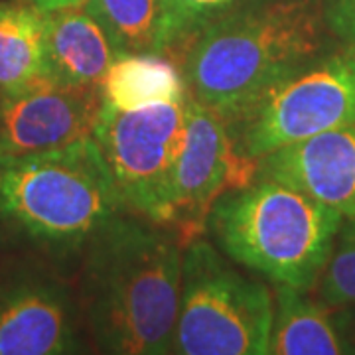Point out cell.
Here are the masks:
<instances>
[{
	"instance_id": "cell-20",
	"label": "cell",
	"mask_w": 355,
	"mask_h": 355,
	"mask_svg": "<svg viewBox=\"0 0 355 355\" xmlns=\"http://www.w3.org/2000/svg\"><path fill=\"white\" fill-rule=\"evenodd\" d=\"M334 310H336V320H338L343 338L349 345L352 354H355V304L338 306Z\"/></svg>"
},
{
	"instance_id": "cell-5",
	"label": "cell",
	"mask_w": 355,
	"mask_h": 355,
	"mask_svg": "<svg viewBox=\"0 0 355 355\" xmlns=\"http://www.w3.org/2000/svg\"><path fill=\"white\" fill-rule=\"evenodd\" d=\"M223 121L235 158L233 186L249 182L268 154L355 125V48L310 60Z\"/></svg>"
},
{
	"instance_id": "cell-19",
	"label": "cell",
	"mask_w": 355,
	"mask_h": 355,
	"mask_svg": "<svg viewBox=\"0 0 355 355\" xmlns=\"http://www.w3.org/2000/svg\"><path fill=\"white\" fill-rule=\"evenodd\" d=\"M322 10L334 38L355 48V0H322Z\"/></svg>"
},
{
	"instance_id": "cell-7",
	"label": "cell",
	"mask_w": 355,
	"mask_h": 355,
	"mask_svg": "<svg viewBox=\"0 0 355 355\" xmlns=\"http://www.w3.org/2000/svg\"><path fill=\"white\" fill-rule=\"evenodd\" d=\"M186 101L188 93L128 109L101 103L93 128V139L125 211L158 225H164L168 188L184 135Z\"/></svg>"
},
{
	"instance_id": "cell-11",
	"label": "cell",
	"mask_w": 355,
	"mask_h": 355,
	"mask_svg": "<svg viewBox=\"0 0 355 355\" xmlns=\"http://www.w3.org/2000/svg\"><path fill=\"white\" fill-rule=\"evenodd\" d=\"M253 176H272L310 193L343 219L355 217V125L280 148L254 164Z\"/></svg>"
},
{
	"instance_id": "cell-18",
	"label": "cell",
	"mask_w": 355,
	"mask_h": 355,
	"mask_svg": "<svg viewBox=\"0 0 355 355\" xmlns=\"http://www.w3.org/2000/svg\"><path fill=\"white\" fill-rule=\"evenodd\" d=\"M243 0H162L166 55L180 51L202 28Z\"/></svg>"
},
{
	"instance_id": "cell-17",
	"label": "cell",
	"mask_w": 355,
	"mask_h": 355,
	"mask_svg": "<svg viewBox=\"0 0 355 355\" xmlns=\"http://www.w3.org/2000/svg\"><path fill=\"white\" fill-rule=\"evenodd\" d=\"M316 298L330 308L355 304V217L343 219L330 259L318 280Z\"/></svg>"
},
{
	"instance_id": "cell-3",
	"label": "cell",
	"mask_w": 355,
	"mask_h": 355,
	"mask_svg": "<svg viewBox=\"0 0 355 355\" xmlns=\"http://www.w3.org/2000/svg\"><path fill=\"white\" fill-rule=\"evenodd\" d=\"M123 211L93 135L0 164L2 249L79 266L89 243Z\"/></svg>"
},
{
	"instance_id": "cell-6",
	"label": "cell",
	"mask_w": 355,
	"mask_h": 355,
	"mask_svg": "<svg viewBox=\"0 0 355 355\" xmlns=\"http://www.w3.org/2000/svg\"><path fill=\"white\" fill-rule=\"evenodd\" d=\"M275 292L207 239L184 247L174 355H266Z\"/></svg>"
},
{
	"instance_id": "cell-13",
	"label": "cell",
	"mask_w": 355,
	"mask_h": 355,
	"mask_svg": "<svg viewBox=\"0 0 355 355\" xmlns=\"http://www.w3.org/2000/svg\"><path fill=\"white\" fill-rule=\"evenodd\" d=\"M272 292L275 318L266 355L352 354L334 308L286 284H275Z\"/></svg>"
},
{
	"instance_id": "cell-4",
	"label": "cell",
	"mask_w": 355,
	"mask_h": 355,
	"mask_svg": "<svg viewBox=\"0 0 355 355\" xmlns=\"http://www.w3.org/2000/svg\"><path fill=\"white\" fill-rule=\"evenodd\" d=\"M343 217L272 176H253L217 198L205 233L235 265L272 284L314 292Z\"/></svg>"
},
{
	"instance_id": "cell-8",
	"label": "cell",
	"mask_w": 355,
	"mask_h": 355,
	"mask_svg": "<svg viewBox=\"0 0 355 355\" xmlns=\"http://www.w3.org/2000/svg\"><path fill=\"white\" fill-rule=\"evenodd\" d=\"M79 300L55 275L14 268L0 279V355L87 352Z\"/></svg>"
},
{
	"instance_id": "cell-21",
	"label": "cell",
	"mask_w": 355,
	"mask_h": 355,
	"mask_svg": "<svg viewBox=\"0 0 355 355\" xmlns=\"http://www.w3.org/2000/svg\"><path fill=\"white\" fill-rule=\"evenodd\" d=\"M34 6H38L40 10L50 12V10H60V8H69V6H79L85 0H26Z\"/></svg>"
},
{
	"instance_id": "cell-10",
	"label": "cell",
	"mask_w": 355,
	"mask_h": 355,
	"mask_svg": "<svg viewBox=\"0 0 355 355\" xmlns=\"http://www.w3.org/2000/svg\"><path fill=\"white\" fill-rule=\"evenodd\" d=\"M101 103V85L53 81L0 95V164L91 137Z\"/></svg>"
},
{
	"instance_id": "cell-1",
	"label": "cell",
	"mask_w": 355,
	"mask_h": 355,
	"mask_svg": "<svg viewBox=\"0 0 355 355\" xmlns=\"http://www.w3.org/2000/svg\"><path fill=\"white\" fill-rule=\"evenodd\" d=\"M184 241L176 231L123 211L79 263V308L97 352L172 354Z\"/></svg>"
},
{
	"instance_id": "cell-15",
	"label": "cell",
	"mask_w": 355,
	"mask_h": 355,
	"mask_svg": "<svg viewBox=\"0 0 355 355\" xmlns=\"http://www.w3.org/2000/svg\"><path fill=\"white\" fill-rule=\"evenodd\" d=\"M184 95L180 67L168 55L119 53L101 83L103 103L121 109Z\"/></svg>"
},
{
	"instance_id": "cell-2",
	"label": "cell",
	"mask_w": 355,
	"mask_h": 355,
	"mask_svg": "<svg viewBox=\"0 0 355 355\" xmlns=\"http://www.w3.org/2000/svg\"><path fill=\"white\" fill-rule=\"evenodd\" d=\"M340 46L322 0H243L180 50L178 67L191 99L225 119Z\"/></svg>"
},
{
	"instance_id": "cell-9",
	"label": "cell",
	"mask_w": 355,
	"mask_h": 355,
	"mask_svg": "<svg viewBox=\"0 0 355 355\" xmlns=\"http://www.w3.org/2000/svg\"><path fill=\"white\" fill-rule=\"evenodd\" d=\"M235 184V158L223 116L191 99L186 101L184 135L166 200L164 227L190 243L205 233L211 205Z\"/></svg>"
},
{
	"instance_id": "cell-14",
	"label": "cell",
	"mask_w": 355,
	"mask_h": 355,
	"mask_svg": "<svg viewBox=\"0 0 355 355\" xmlns=\"http://www.w3.org/2000/svg\"><path fill=\"white\" fill-rule=\"evenodd\" d=\"M50 81L44 10L26 0H0V95Z\"/></svg>"
},
{
	"instance_id": "cell-12",
	"label": "cell",
	"mask_w": 355,
	"mask_h": 355,
	"mask_svg": "<svg viewBox=\"0 0 355 355\" xmlns=\"http://www.w3.org/2000/svg\"><path fill=\"white\" fill-rule=\"evenodd\" d=\"M46 65L53 83L101 85L119 51L83 4L44 12Z\"/></svg>"
},
{
	"instance_id": "cell-16",
	"label": "cell",
	"mask_w": 355,
	"mask_h": 355,
	"mask_svg": "<svg viewBox=\"0 0 355 355\" xmlns=\"http://www.w3.org/2000/svg\"><path fill=\"white\" fill-rule=\"evenodd\" d=\"M119 53L166 55L162 0H85Z\"/></svg>"
}]
</instances>
